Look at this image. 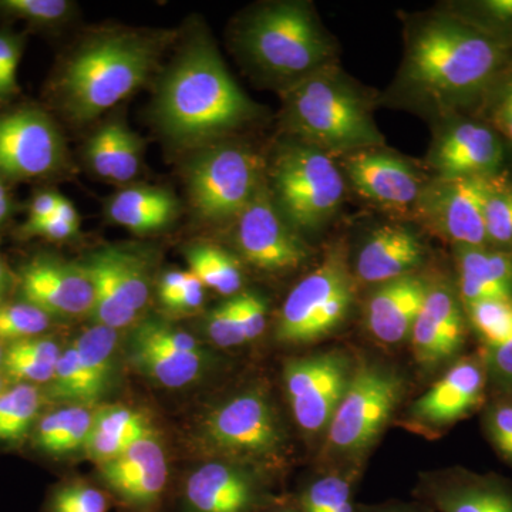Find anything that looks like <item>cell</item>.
<instances>
[{
  "label": "cell",
  "mask_w": 512,
  "mask_h": 512,
  "mask_svg": "<svg viewBox=\"0 0 512 512\" xmlns=\"http://www.w3.org/2000/svg\"><path fill=\"white\" fill-rule=\"evenodd\" d=\"M404 49L380 106L429 123L448 114H476L512 49L498 45L443 10L402 13Z\"/></svg>",
  "instance_id": "1"
},
{
  "label": "cell",
  "mask_w": 512,
  "mask_h": 512,
  "mask_svg": "<svg viewBox=\"0 0 512 512\" xmlns=\"http://www.w3.org/2000/svg\"><path fill=\"white\" fill-rule=\"evenodd\" d=\"M153 114L168 140L201 148L254 123L262 107L232 79L214 43L198 37L165 74Z\"/></svg>",
  "instance_id": "2"
},
{
  "label": "cell",
  "mask_w": 512,
  "mask_h": 512,
  "mask_svg": "<svg viewBox=\"0 0 512 512\" xmlns=\"http://www.w3.org/2000/svg\"><path fill=\"white\" fill-rule=\"evenodd\" d=\"M232 42L249 72L278 94L339 63L338 39L309 0L254 6L238 20Z\"/></svg>",
  "instance_id": "3"
},
{
  "label": "cell",
  "mask_w": 512,
  "mask_h": 512,
  "mask_svg": "<svg viewBox=\"0 0 512 512\" xmlns=\"http://www.w3.org/2000/svg\"><path fill=\"white\" fill-rule=\"evenodd\" d=\"M279 126L286 138L301 141L332 157L386 146L375 111L380 94L329 64L279 94Z\"/></svg>",
  "instance_id": "4"
},
{
  "label": "cell",
  "mask_w": 512,
  "mask_h": 512,
  "mask_svg": "<svg viewBox=\"0 0 512 512\" xmlns=\"http://www.w3.org/2000/svg\"><path fill=\"white\" fill-rule=\"evenodd\" d=\"M163 39L136 30L101 33L63 67L57 93L67 116L89 123L127 99L156 70Z\"/></svg>",
  "instance_id": "5"
},
{
  "label": "cell",
  "mask_w": 512,
  "mask_h": 512,
  "mask_svg": "<svg viewBox=\"0 0 512 512\" xmlns=\"http://www.w3.org/2000/svg\"><path fill=\"white\" fill-rule=\"evenodd\" d=\"M266 184L282 217L305 239L335 221L348 192L335 157L286 137L266 160Z\"/></svg>",
  "instance_id": "6"
},
{
  "label": "cell",
  "mask_w": 512,
  "mask_h": 512,
  "mask_svg": "<svg viewBox=\"0 0 512 512\" xmlns=\"http://www.w3.org/2000/svg\"><path fill=\"white\" fill-rule=\"evenodd\" d=\"M406 393V382L394 367L360 360L323 440L326 468L360 470L357 464L382 437Z\"/></svg>",
  "instance_id": "7"
},
{
  "label": "cell",
  "mask_w": 512,
  "mask_h": 512,
  "mask_svg": "<svg viewBox=\"0 0 512 512\" xmlns=\"http://www.w3.org/2000/svg\"><path fill=\"white\" fill-rule=\"evenodd\" d=\"M356 292L349 247L340 239L286 296L276 319V339L288 345H309L328 338L348 322Z\"/></svg>",
  "instance_id": "8"
},
{
  "label": "cell",
  "mask_w": 512,
  "mask_h": 512,
  "mask_svg": "<svg viewBox=\"0 0 512 512\" xmlns=\"http://www.w3.org/2000/svg\"><path fill=\"white\" fill-rule=\"evenodd\" d=\"M201 440L221 460L272 473L284 467L289 437L274 403L262 390H247L212 409Z\"/></svg>",
  "instance_id": "9"
},
{
  "label": "cell",
  "mask_w": 512,
  "mask_h": 512,
  "mask_svg": "<svg viewBox=\"0 0 512 512\" xmlns=\"http://www.w3.org/2000/svg\"><path fill=\"white\" fill-rule=\"evenodd\" d=\"M265 177L266 158L231 138L197 148L185 167L192 207L208 224L237 220Z\"/></svg>",
  "instance_id": "10"
},
{
  "label": "cell",
  "mask_w": 512,
  "mask_h": 512,
  "mask_svg": "<svg viewBox=\"0 0 512 512\" xmlns=\"http://www.w3.org/2000/svg\"><path fill=\"white\" fill-rule=\"evenodd\" d=\"M423 165L431 177H494L510 173L501 137L476 114L454 113L433 121Z\"/></svg>",
  "instance_id": "11"
},
{
  "label": "cell",
  "mask_w": 512,
  "mask_h": 512,
  "mask_svg": "<svg viewBox=\"0 0 512 512\" xmlns=\"http://www.w3.org/2000/svg\"><path fill=\"white\" fill-rule=\"evenodd\" d=\"M335 158L348 190L402 220L410 221L431 178L423 164L386 146L363 148Z\"/></svg>",
  "instance_id": "12"
},
{
  "label": "cell",
  "mask_w": 512,
  "mask_h": 512,
  "mask_svg": "<svg viewBox=\"0 0 512 512\" xmlns=\"http://www.w3.org/2000/svg\"><path fill=\"white\" fill-rule=\"evenodd\" d=\"M493 177H431L410 221L454 247L487 244L484 204Z\"/></svg>",
  "instance_id": "13"
},
{
  "label": "cell",
  "mask_w": 512,
  "mask_h": 512,
  "mask_svg": "<svg viewBox=\"0 0 512 512\" xmlns=\"http://www.w3.org/2000/svg\"><path fill=\"white\" fill-rule=\"evenodd\" d=\"M488 375L483 352L466 353L403 416L406 429L421 436H443L461 420L481 412L488 400Z\"/></svg>",
  "instance_id": "14"
},
{
  "label": "cell",
  "mask_w": 512,
  "mask_h": 512,
  "mask_svg": "<svg viewBox=\"0 0 512 512\" xmlns=\"http://www.w3.org/2000/svg\"><path fill=\"white\" fill-rule=\"evenodd\" d=\"M355 363L342 350L293 359L284 370L293 419L308 436H325L346 390Z\"/></svg>",
  "instance_id": "15"
},
{
  "label": "cell",
  "mask_w": 512,
  "mask_h": 512,
  "mask_svg": "<svg viewBox=\"0 0 512 512\" xmlns=\"http://www.w3.org/2000/svg\"><path fill=\"white\" fill-rule=\"evenodd\" d=\"M232 225L239 255L258 271L288 274L312 258V249L306 239L276 208L266 177Z\"/></svg>",
  "instance_id": "16"
},
{
  "label": "cell",
  "mask_w": 512,
  "mask_h": 512,
  "mask_svg": "<svg viewBox=\"0 0 512 512\" xmlns=\"http://www.w3.org/2000/svg\"><path fill=\"white\" fill-rule=\"evenodd\" d=\"M466 306L458 295L454 275L437 274L413 326L412 348L417 365L426 372L450 367L470 338Z\"/></svg>",
  "instance_id": "17"
},
{
  "label": "cell",
  "mask_w": 512,
  "mask_h": 512,
  "mask_svg": "<svg viewBox=\"0 0 512 512\" xmlns=\"http://www.w3.org/2000/svg\"><path fill=\"white\" fill-rule=\"evenodd\" d=\"M66 148L59 128L42 110L25 107L0 116V174L35 180L56 173Z\"/></svg>",
  "instance_id": "18"
},
{
  "label": "cell",
  "mask_w": 512,
  "mask_h": 512,
  "mask_svg": "<svg viewBox=\"0 0 512 512\" xmlns=\"http://www.w3.org/2000/svg\"><path fill=\"white\" fill-rule=\"evenodd\" d=\"M279 503L262 473L220 458L188 476L178 512H262Z\"/></svg>",
  "instance_id": "19"
},
{
  "label": "cell",
  "mask_w": 512,
  "mask_h": 512,
  "mask_svg": "<svg viewBox=\"0 0 512 512\" xmlns=\"http://www.w3.org/2000/svg\"><path fill=\"white\" fill-rule=\"evenodd\" d=\"M101 481L130 512H157L168 485L163 443L150 427L119 457L99 466Z\"/></svg>",
  "instance_id": "20"
},
{
  "label": "cell",
  "mask_w": 512,
  "mask_h": 512,
  "mask_svg": "<svg viewBox=\"0 0 512 512\" xmlns=\"http://www.w3.org/2000/svg\"><path fill=\"white\" fill-rule=\"evenodd\" d=\"M427 256L429 248L419 227L397 218L380 222L367 232L350 268L357 284L377 286L420 272Z\"/></svg>",
  "instance_id": "21"
},
{
  "label": "cell",
  "mask_w": 512,
  "mask_h": 512,
  "mask_svg": "<svg viewBox=\"0 0 512 512\" xmlns=\"http://www.w3.org/2000/svg\"><path fill=\"white\" fill-rule=\"evenodd\" d=\"M416 495L436 512H512L508 478L464 467L423 474Z\"/></svg>",
  "instance_id": "22"
},
{
  "label": "cell",
  "mask_w": 512,
  "mask_h": 512,
  "mask_svg": "<svg viewBox=\"0 0 512 512\" xmlns=\"http://www.w3.org/2000/svg\"><path fill=\"white\" fill-rule=\"evenodd\" d=\"M20 291L26 302L49 316L80 318L93 313V282L83 264L37 256L23 266Z\"/></svg>",
  "instance_id": "23"
},
{
  "label": "cell",
  "mask_w": 512,
  "mask_h": 512,
  "mask_svg": "<svg viewBox=\"0 0 512 512\" xmlns=\"http://www.w3.org/2000/svg\"><path fill=\"white\" fill-rule=\"evenodd\" d=\"M430 276L416 272L377 285L366 301V328L383 345H400L410 339L421 311Z\"/></svg>",
  "instance_id": "24"
},
{
  "label": "cell",
  "mask_w": 512,
  "mask_h": 512,
  "mask_svg": "<svg viewBox=\"0 0 512 512\" xmlns=\"http://www.w3.org/2000/svg\"><path fill=\"white\" fill-rule=\"evenodd\" d=\"M451 251L454 281L464 306L488 299L512 301V249L481 245Z\"/></svg>",
  "instance_id": "25"
},
{
  "label": "cell",
  "mask_w": 512,
  "mask_h": 512,
  "mask_svg": "<svg viewBox=\"0 0 512 512\" xmlns=\"http://www.w3.org/2000/svg\"><path fill=\"white\" fill-rule=\"evenodd\" d=\"M177 211L173 195L157 187L127 188L114 195L107 205L111 221L140 234L167 227Z\"/></svg>",
  "instance_id": "26"
},
{
  "label": "cell",
  "mask_w": 512,
  "mask_h": 512,
  "mask_svg": "<svg viewBox=\"0 0 512 512\" xmlns=\"http://www.w3.org/2000/svg\"><path fill=\"white\" fill-rule=\"evenodd\" d=\"M150 427L146 417L130 407H101L93 414L92 430L84 451L90 460L101 466L123 454Z\"/></svg>",
  "instance_id": "27"
},
{
  "label": "cell",
  "mask_w": 512,
  "mask_h": 512,
  "mask_svg": "<svg viewBox=\"0 0 512 512\" xmlns=\"http://www.w3.org/2000/svg\"><path fill=\"white\" fill-rule=\"evenodd\" d=\"M128 360L148 379L170 389H180L201 376L207 359L205 353L183 355L131 339Z\"/></svg>",
  "instance_id": "28"
},
{
  "label": "cell",
  "mask_w": 512,
  "mask_h": 512,
  "mask_svg": "<svg viewBox=\"0 0 512 512\" xmlns=\"http://www.w3.org/2000/svg\"><path fill=\"white\" fill-rule=\"evenodd\" d=\"M117 345V330L103 325L84 330L73 342L93 403L100 400L109 390L113 379Z\"/></svg>",
  "instance_id": "29"
},
{
  "label": "cell",
  "mask_w": 512,
  "mask_h": 512,
  "mask_svg": "<svg viewBox=\"0 0 512 512\" xmlns=\"http://www.w3.org/2000/svg\"><path fill=\"white\" fill-rule=\"evenodd\" d=\"M93 414L80 404L46 414L36 427V446L52 456L84 451L92 430Z\"/></svg>",
  "instance_id": "30"
},
{
  "label": "cell",
  "mask_w": 512,
  "mask_h": 512,
  "mask_svg": "<svg viewBox=\"0 0 512 512\" xmlns=\"http://www.w3.org/2000/svg\"><path fill=\"white\" fill-rule=\"evenodd\" d=\"M360 470L326 468L299 491L295 504L301 512H360L355 504Z\"/></svg>",
  "instance_id": "31"
},
{
  "label": "cell",
  "mask_w": 512,
  "mask_h": 512,
  "mask_svg": "<svg viewBox=\"0 0 512 512\" xmlns=\"http://www.w3.org/2000/svg\"><path fill=\"white\" fill-rule=\"evenodd\" d=\"M436 8L512 49V0H448Z\"/></svg>",
  "instance_id": "32"
},
{
  "label": "cell",
  "mask_w": 512,
  "mask_h": 512,
  "mask_svg": "<svg viewBox=\"0 0 512 512\" xmlns=\"http://www.w3.org/2000/svg\"><path fill=\"white\" fill-rule=\"evenodd\" d=\"M84 268L89 272L94 289L93 318L97 325L119 330L130 326L137 319L138 313L133 311L121 295L119 286L114 281L113 274L106 255L97 252L84 262Z\"/></svg>",
  "instance_id": "33"
},
{
  "label": "cell",
  "mask_w": 512,
  "mask_h": 512,
  "mask_svg": "<svg viewBox=\"0 0 512 512\" xmlns=\"http://www.w3.org/2000/svg\"><path fill=\"white\" fill-rule=\"evenodd\" d=\"M187 261L191 274L207 288L228 298L241 293L244 271L238 259L224 249L210 244L194 245L188 249Z\"/></svg>",
  "instance_id": "34"
},
{
  "label": "cell",
  "mask_w": 512,
  "mask_h": 512,
  "mask_svg": "<svg viewBox=\"0 0 512 512\" xmlns=\"http://www.w3.org/2000/svg\"><path fill=\"white\" fill-rule=\"evenodd\" d=\"M40 409L36 386L18 383L0 393V441H19L29 433Z\"/></svg>",
  "instance_id": "35"
},
{
  "label": "cell",
  "mask_w": 512,
  "mask_h": 512,
  "mask_svg": "<svg viewBox=\"0 0 512 512\" xmlns=\"http://www.w3.org/2000/svg\"><path fill=\"white\" fill-rule=\"evenodd\" d=\"M468 326L478 349L497 348L512 336V301L488 299L466 306Z\"/></svg>",
  "instance_id": "36"
},
{
  "label": "cell",
  "mask_w": 512,
  "mask_h": 512,
  "mask_svg": "<svg viewBox=\"0 0 512 512\" xmlns=\"http://www.w3.org/2000/svg\"><path fill=\"white\" fill-rule=\"evenodd\" d=\"M484 227L487 244L512 249V174L491 178L484 204Z\"/></svg>",
  "instance_id": "37"
},
{
  "label": "cell",
  "mask_w": 512,
  "mask_h": 512,
  "mask_svg": "<svg viewBox=\"0 0 512 512\" xmlns=\"http://www.w3.org/2000/svg\"><path fill=\"white\" fill-rule=\"evenodd\" d=\"M476 116L501 137L512 163V57L485 93Z\"/></svg>",
  "instance_id": "38"
},
{
  "label": "cell",
  "mask_w": 512,
  "mask_h": 512,
  "mask_svg": "<svg viewBox=\"0 0 512 512\" xmlns=\"http://www.w3.org/2000/svg\"><path fill=\"white\" fill-rule=\"evenodd\" d=\"M103 252L124 301L133 311L140 313L150 298L146 265L137 255L121 249L109 248L103 249Z\"/></svg>",
  "instance_id": "39"
},
{
  "label": "cell",
  "mask_w": 512,
  "mask_h": 512,
  "mask_svg": "<svg viewBox=\"0 0 512 512\" xmlns=\"http://www.w3.org/2000/svg\"><path fill=\"white\" fill-rule=\"evenodd\" d=\"M481 427L495 454L512 470V394H493L481 410Z\"/></svg>",
  "instance_id": "40"
},
{
  "label": "cell",
  "mask_w": 512,
  "mask_h": 512,
  "mask_svg": "<svg viewBox=\"0 0 512 512\" xmlns=\"http://www.w3.org/2000/svg\"><path fill=\"white\" fill-rule=\"evenodd\" d=\"M50 396L62 402L90 406L93 404L89 386L82 369H80L79 356L74 346L63 350L55 367V375L50 380Z\"/></svg>",
  "instance_id": "41"
},
{
  "label": "cell",
  "mask_w": 512,
  "mask_h": 512,
  "mask_svg": "<svg viewBox=\"0 0 512 512\" xmlns=\"http://www.w3.org/2000/svg\"><path fill=\"white\" fill-rule=\"evenodd\" d=\"M50 325V316L30 303L0 305V340L15 343L37 338Z\"/></svg>",
  "instance_id": "42"
},
{
  "label": "cell",
  "mask_w": 512,
  "mask_h": 512,
  "mask_svg": "<svg viewBox=\"0 0 512 512\" xmlns=\"http://www.w3.org/2000/svg\"><path fill=\"white\" fill-rule=\"evenodd\" d=\"M109 498L93 485L73 481L57 487L47 501L46 512H107Z\"/></svg>",
  "instance_id": "43"
},
{
  "label": "cell",
  "mask_w": 512,
  "mask_h": 512,
  "mask_svg": "<svg viewBox=\"0 0 512 512\" xmlns=\"http://www.w3.org/2000/svg\"><path fill=\"white\" fill-rule=\"evenodd\" d=\"M121 126V121H110L100 127L87 143L86 154L90 167L99 177L107 180L113 178Z\"/></svg>",
  "instance_id": "44"
},
{
  "label": "cell",
  "mask_w": 512,
  "mask_h": 512,
  "mask_svg": "<svg viewBox=\"0 0 512 512\" xmlns=\"http://www.w3.org/2000/svg\"><path fill=\"white\" fill-rule=\"evenodd\" d=\"M235 296L212 309L208 313L207 322H205L208 336L220 348H235V346L247 343L241 325H239Z\"/></svg>",
  "instance_id": "45"
},
{
  "label": "cell",
  "mask_w": 512,
  "mask_h": 512,
  "mask_svg": "<svg viewBox=\"0 0 512 512\" xmlns=\"http://www.w3.org/2000/svg\"><path fill=\"white\" fill-rule=\"evenodd\" d=\"M131 339L147 345L158 346L183 355H197L202 352L200 343L190 333L171 328L158 322H146L134 330Z\"/></svg>",
  "instance_id": "46"
},
{
  "label": "cell",
  "mask_w": 512,
  "mask_h": 512,
  "mask_svg": "<svg viewBox=\"0 0 512 512\" xmlns=\"http://www.w3.org/2000/svg\"><path fill=\"white\" fill-rule=\"evenodd\" d=\"M0 9L19 19L49 25L66 19L72 6L66 0H2Z\"/></svg>",
  "instance_id": "47"
},
{
  "label": "cell",
  "mask_w": 512,
  "mask_h": 512,
  "mask_svg": "<svg viewBox=\"0 0 512 512\" xmlns=\"http://www.w3.org/2000/svg\"><path fill=\"white\" fill-rule=\"evenodd\" d=\"M2 366L10 379L28 384L50 382L55 375L56 367L42 362L36 357L19 352L18 349L10 345L3 355Z\"/></svg>",
  "instance_id": "48"
},
{
  "label": "cell",
  "mask_w": 512,
  "mask_h": 512,
  "mask_svg": "<svg viewBox=\"0 0 512 512\" xmlns=\"http://www.w3.org/2000/svg\"><path fill=\"white\" fill-rule=\"evenodd\" d=\"M481 350V349H480ZM487 366L490 394H512V336L497 348L481 350Z\"/></svg>",
  "instance_id": "49"
},
{
  "label": "cell",
  "mask_w": 512,
  "mask_h": 512,
  "mask_svg": "<svg viewBox=\"0 0 512 512\" xmlns=\"http://www.w3.org/2000/svg\"><path fill=\"white\" fill-rule=\"evenodd\" d=\"M141 154H143V141L123 123L117 147L116 165L111 181L128 183L138 174L141 167Z\"/></svg>",
  "instance_id": "50"
},
{
  "label": "cell",
  "mask_w": 512,
  "mask_h": 512,
  "mask_svg": "<svg viewBox=\"0 0 512 512\" xmlns=\"http://www.w3.org/2000/svg\"><path fill=\"white\" fill-rule=\"evenodd\" d=\"M239 325L247 342L258 339L266 329L268 308L261 296L252 292H241L235 296Z\"/></svg>",
  "instance_id": "51"
},
{
  "label": "cell",
  "mask_w": 512,
  "mask_h": 512,
  "mask_svg": "<svg viewBox=\"0 0 512 512\" xmlns=\"http://www.w3.org/2000/svg\"><path fill=\"white\" fill-rule=\"evenodd\" d=\"M79 231L77 225L69 224L57 215L39 221H26L22 232L28 237H42L52 241H63L74 237Z\"/></svg>",
  "instance_id": "52"
},
{
  "label": "cell",
  "mask_w": 512,
  "mask_h": 512,
  "mask_svg": "<svg viewBox=\"0 0 512 512\" xmlns=\"http://www.w3.org/2000/svg\"><path fill=\"white\" fill-rule=\"evenodd\" d=\"M19 57L18 42L12 37L0 35V94L15 89Z\"/></svg>",
  "instance_id": "53"
},
{
  "label": "cell",
  "mask_w": 512,
  "mask_h": 512,
  "mask_svg": "<svg viewBox=\"0 0 512 512\" xmlns=\"http://www.w3.org/2000/svg\"><path fill=\"white\" fill-rule=\"evenodd\" d=\"M205 286L200 279L191 272H188L187 281L183 286L180 296L173 305V311L192 312L200 308L205 298Z\"/></svg>",
  "instance_id": "54"
},
{
  "label": "cell",
  "mask_w": 512,
  "mask_h": 512,
  "mask_svg": "<svg viewBox=\"0 0 512 512\" xmlns=\"http://www.w3.org/2000/svg\"><path fill=\"white\" fill-rule=\"evenodd\" d=\"M188 272L171 271L167 272L161 279L160 299L163 305L168 309L173 308L175 301L183 291L185 281H187Z\"/></svg>",
  "instance_id": "55"
},
{
  "label": "cell",
  "mask_w": 512,
  "mask_h": 512,
  "mask_svg": "<svg viewBox=\"0 0 512 512\" xmlns=\"http://www.w3.org/2000/svg\"><path fill=\"white\" fill-rule=\"evenodd\" d=\"M62 198V195L55 194V192H42L37 195L30 205L28 221L45 220V218L55 215Z\"/></svg>",
  "instance_id": "56"
},
{
  "label": "cell",
  "mask_w": 512,
  "mask_h": 512,
  "mask_svg": "<svg viewBox=\"0 0 512 512\" xmlns=\"http://www.w3.org/2000/svg\"><path fill=\"white\" fill-rule=\"evenodd\" d=\"M359 508L360 512H436L424 503H386Z\"/></svg>",
  "instance_id": "57"
},
{
  "label": "cell",
  "mask_w": 512,
  "mask_h": 512,
  "mask_svg": "<svg viewBox=\"0 0 512 512\" xmlns=\"http://www.w3.org/2000/svg\"><path fill=\"white\" fill-rule=\"evenodd\" d=\"M10 210V202L8 192L5 190V185L0 183V224L6 220Z\"/></svg>",
  "instance_id": "58"
},
{
  "label": "cell",
  "mask_w": 512,
  "mask_h": 512,
  "mask_svg": "<svg viewBox=\"0 0 512 512\" xmlns=\"http://www.w3.org/2000/svg\"><path fill=\"white\" fill-rule=\"evenodd\" d=\"M265 512H301L299 511L298 505L286 503V501H281V503L274 505V507L269 508Z\"/></svg>",
  "instance_id": "59"
},
{
  "label": "cell",
  "mask_w": 512,
  "mask_h": 512,
  "mask_svg": "<svg viewBox=\"0 0 512 512\" xmlns=\"http://www.w3.org/2000/svg\"><path fill=\"white\" fill-rule=\"evenodd\" d=\"M6 289H8V275H6L5 266L0 262V303L3 301Z\"/></svg>",
  "instance_id": "60"
},
{
  "label": "cell",
  "mask_w": 512,
  "mask_h": 512,
  "mask_svg": "<svg viewBox=\"0 0 512 512\" xmlns=\"http://www.w3.org/2000/svg\"><path fill=\"white\" fill-rule=\"evenodd\" d=\"M2 360H3V353H2V350H0V366H2Z\"/></svg>",
  "instance_id": "61"
},
{
  "label": "cell",
  "mask_w": 512,
  "mask_h": 512,
  "mask_svg": "<svg viewBox=\"0 0 512 512\" xmlns=\"http://www.w3.org/2000/svg\"><path fill=\"white\" fill-rule=\"evenodd\" d=\"M3 390H2V380H0V393H2Z\"/></svg>",
  "instance_id": "62"
}]
</instances>
